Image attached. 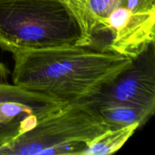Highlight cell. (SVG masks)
<instances>
[{
  "label": "cell",
  "instance_id": "obj_1",
  "mask_svg": "<svg viewBox=\"0 0 155 155\" xmlns=\"http://www.w3.org/2000/svg\"><path fill=\"white\" fill-rule=\"evenodd\" d=\"M12 54V83L61 104L89 101L134 61L93 44L21 50Z\"/></svg>",
  "mask_w": 155,
  "mask_h": 155
},
{
  "label": "cell",
  "instance_id": "obj_2",
  "mask_svg": "<svg viewBox=\"0 0 155 155\" xmlns=\"http://www.w3.org/2000/svg\"><path fill=\"white\" fill-rule=\"evenodd\" d=\"M93 42L84 17L66 0H0V48L4 51L13 54Z\"/></svg>",
  "mask_w": 155,
  "mask_h": 155
},
{
  "label": "cell",
  "instance_id": "obj_3",
  "mask_svg": "<svg viewBox=\"0 0 155 155\" xmlns=\"http://www.w3.org/2000/svg\"><path fill=\"white\" fill-rule=\"evenodd\" d=\"M109 127L88 103L62 105L0 148V154H83Z\"/></svg>",
  "mask_w": 155,
  "mask_h": 155
},
{
  "label": "cell",
  "instance_id": "obj_4",
  "mask_svg": "<svg viewBox=\"0 0 155 155\" xmlns=\"http://www.w3.org/2000/svg\"><path fill=\"white\" fill-rule=\"evenodd\" d=\"M8 74V68L0 63V148L62 106L47 97L9 83Z\"/></svg>",
  "mask_w": 155,
  "mask_h": 155
},
{
  "label": "cell",
  "instance_id": "obj_5",
  "mask_svg": "<svg viewBox=\"0 0 155 155\" xmlns=\"http://www.w3.org/2000/svg\"><path fill=\"white\" fill-rule=\"evenodd\" d=\"M154 12H137L127 6L116 9L109 16L101 33H109L110 41L106 48L136 59L154 43Z\"/></svg>",
  "mask_w": 155,
  "mask_h": 155
},
{
  "label": "cell",
  "instance_id": "obj_6",
  "mask_svg": "<svg viewBox=\"0 0 155 155\" xmlns=\"http://www.w3.org/2000/svg\"><path fill=\"white\" fill-rule=\"evenodd\" d=\"M144 54L135 59L130 68L120 74L96 96L85 102H117L140 106L155 111V72L154 58Z\"/></svg>",
  "mask_w": 155,
  "mask_h": 155
},
{
  "label": "cell",
  "instance_id": "obj_7",
  "mask_svg": "<svg viewBox=\"0 0 155 155\" xmlns=\"http://www.w3.org/2000/svg\"><path fill=\"white\" fill-rule=\"evenodd\" d=\"M89 104L96 109L110 129L120 128L136 123L142 127L154 114V112L148 109L133 104L117 102H100Z\"/></svg>",
  "mask_w": 155,
  "mask_h": 155
},
{
  "label": "cell",
  "instance_id": "obj_8",
  "mask_svg": "<svg viewBox=\"0 0 155 155\" xmlns=\"http://www.w3.org/2000/svg\"><path fill=\"white\" fill-rule=\"evenodd\" d=\"M75 6L84 17L92 36L101 33L112 12L127 6V0H66Z\"/></svg>",
  "mask_w": 155,
  "mask_h": 155
},
{
  "label": "cell",
  "instance_id": "obj_9",
  "mask_svg": "<svg viewBox=\"0 0 155 155\" xmlns=\"http://www.w3.org/2000/svg\"><path fill=\"white\" fill-rule=\"evenodd\" d=\"M140 124H136L117 129H109L89 145L83 155H107L122 148Z\"/></svg>",
  "mask_w": 155,
  "mask_h": 155
}]
</instances>
